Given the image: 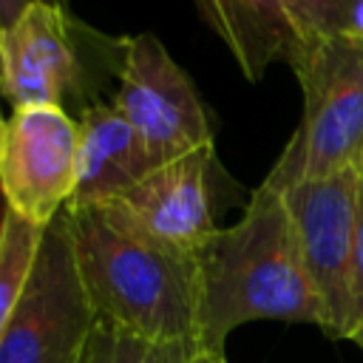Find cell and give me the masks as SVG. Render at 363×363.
<instances>
[{
	"label": "cell",
	"mask_w": 363,
	"mask_h": 363,
	"mask_svg": "<svg viewBox=\"0 0 363 363\" xmlns=\"http://www.w3.org/2000/svg\"><path fill=\"white\" fill-rule=\"evenodd\" d=\"M196 261L199 346L224 352L227 335L252 320L323 329V306L303 267L295 224L281 190L269 182L252 190L235 224L207 238Z\"/></svg>",
	"instance_id": "obj_1"
},
{
	"label": "cell",
	"mask_w": 363,
	"mask_h": 363,
	"mask_svg": "<svg viewBox=\"0 0 363 363\" xmlns=\"http://www.w3.org/2000/svg\"><path fill=\"white\" fill-rule=\"evenodd\" d=\"M99 320L164 343L199 346V261L170 250L105 204L62 210Z\"/></svg>",
	"instance_id": "obj_2"
},
{
	"label": "cell",
	"mask_w": 363,
	"mask_h": 363,
	"mask_svg": "<svg viewBox=\"0 0 363 363\" xmlns=\"http://www.w3.org/2000/svg\"><path fill=\"white\" fill-rule=\"evenodd\" d=\"M128 37H105L62 3L37 0L0 31V91L14 108L54 105L74 116L99 105V71L119 77Z\"/></svg>",
	"instance_id": "obj_3"
},
{
	"label": "cell",
	"mask_w": 363,
	"mask_h": 363,
	"mask_svg": "<svg viewBox=\"0 0 363 363\" xmlns=\"http://www.w3.org/2000/svg\"><path fill=\"white\" fill-rule=\"evenodd\" d=\"M292 71L303 94L301 122L264 182L284 190L340 170H363V40L312 43Z\"/></svg>",
	"instance_id": "obj_4"
},
{
	"label": "cell",
	"mask_w": 363,
	"mask_h": 363,
	"mask_svg": "<svg viewBox=\"0 0 363 363\" xmlns=\"http://www.w3.org/2000/svg\"><path fill=\"white\" fill-rule=\"evenodd\" d=\"M96 320L60 213L43 230L31 281L0 335V363H82Z\"/></svg>",
	"instance_id": "obj_5"
},
{
	"label": "cell",
	"mask_w": 363,
	"mask_h": 363,
	"mask_svg": "<svg viewBox=\"0 0 363 363\" xmlns=\"http://www.w3.org/2000/svg\"><path fill=\"white\" fill-rule=\"evenodd\" d=\"M111 102L142 136L153 164L213 145L210 116L193 79L150 31L125 40Z\"/></svg>",
	"instance_id": "obj_6"
},
{
	"label": "cell",
	"mask_w": 363,
	"mask_h": 363,
	"mask_svg": "<svg viewBox=\"0 0 363 363\" xmlns=\"http://www.w3.org/2000/svg\"><path fill=\"white\" fill-rule=\"evenodd\" d=\"M360 179L363 170L352 167L281 190L295 224L303 267L323 306V332L329 337H349L357 323L352 292V244Z\"/></svg>",
	"instance_id": "obj_7"
},
{
	"label": "cell",
	"mask_w": 363,
	"mask_h": 363,
	"mask_svg": "<svg viewBox=\"0 0 363 363\" xmlns=\"http://www.w3.org/2000/svg\"><path fill=\"white\" fill-rule=\"evenodd\" d=\"M79 122L54 105L14 108L0 139L3 207L48 227L77 190Z\"/></svg>",
	"instance_id": "obj_8"
},
{
	"label": "cell",
	"mask_w": 363,
	"mask_h": 363,
	"mask_svg": "<svg viewBox=\"0 0 363 363\" xmlns=\"http://www.w3.org/2000/svg\"><path fill=\"white\" fill-rule=\"evenodd\" d=\"M218 170L216 147H196L173 162L156 164L122 196L105 201L130 227L147 238L199 255L207 238L218 230L213 210V173Z\"/></svg>",
	"instance_id": "obj_9"
},
{
	"label": "cell",
	"mask_w": 363,
	"mask_h": 363,
	"mask_svg": "<svg viewBox=\"0 0 363 363\" xmlns=\"http://www.w3.org/2000/svg\"><path fill=\"white\" fill-rule=\"evenodd\" d=\"M79 122V153H77V190L65 210L105 204L139 179H145L156 164L133 130V125L113 108V102H99L77 116Z\"/></svg>",
	"instance_id": "obj_10"
},
{
	"label": "cell",
	"mask_w": 363,
	"mask_h": 363,
	"mask_svg": "<svg viewBox=\"0 0 363 363\" xmlns=\"http://www.w3.org/2000/svg\"><path fill=\"white\" fill-rule=\"evenodd\" d=\"M201 20L227 45L250 82H258L272 62L289 68L301 57L298 34L284 0H193Z\"/></svg>",
	"instance_id": "obj_11"
},
{
	"label": "cell",
	"mask_w": 363,
	"mask_h": 363,
	"mask_svg": "<svg viewBox=\"0 0 363 363\" xmlns=\"http://www.w3.org/2000/svg\"><path fill=\"white\" fill-rule=\"evenodd\" d=\"M43 230L45 227L26 221L9 207H3L0 213V335L6 332L31 281Z\"/></svg>",
	"instance_id": "obj_12"
},
{
	"label": "cell",
	"mask_w": 363,
	"mask_h": 363,
	"mask_svg": "<svg viewBox=\"0 0 363 363\" xmlns=\"http://www.w3.org/2000/svg\"><path fill=\"white\" fill-rule=\"evenodd\" d=\"M193 349L196 343L147 340L96 320L82 363H190Z\"/></svg>",
	"instance_id": "obj_13"
},
{
	"label": "cell",
	"mask_w": 363,
	"mask_h": 363,
	"mask_svg": "<svg viewBox=\"0 0 363 363\" xmlns=\"http://www.w3.org/2000/svg\"><path fill=\"white\" fill-rule=\"evenodd\" d=\"M343 0H284L286 17L298 34L301 51L312 43L335 37V20Z\"/></svg>",
	"instance_id": "obj_14"
},
{
	"label": "cell",
	"mask_w": 363,
	"mask_h": 363,
	"mask_svg": "<svg viewBox=\"0 0 363 363\" xmlns=\"http://www.w3.org/2000/svg\"><path fill=\"white\" fill-rule=\"evenodd\" d=\"M352 292H354V315H357V323H360L363 320V179H360V201H357L354 244H352Z\"/></svg>",
	"instance_id": "obj_15"
},
{
	"label": "cell",
	"mask_w": 363,
	"mask_h": 363,
	"mask_svg": "<svg viewBox=\"0 0 363 363\" xmlns=\"http://www.w3.org/2000/svg\"><path fill=\"white\" fill-rule=\"evenodd\" d=\"M31 3H37V0H0V31L6 26H11ZM54 3H60V0H54Z\"/></svg>",
	"instance_id": "obj_16"
},
{
	"label": "cell",
	"mask_w": 363,
	"mask_h": 363,
	"mask_svg": "<svg viewBox=\"0 0 363 363\" xmlns=\"http://www.w3.org/2000/svg\"><path fill=\"white\" fill-rule=\"evenodd\" d=\"M190 363H227V357H224V352H218V349L196 346L193 354H190Z\"/></svg>",
	"instance_id": "obj_17"
},
{
	"label": "cell",
	"mask_w": 363,
	"mask_h": 363,
	"mask_svg": "<svg viewBox=\"0 0 363 363\" xmlns=\"http://www.w3.org/2000/svg\"><path fill=\"white\" fill-rule=\"evenodd\" d=\"M349 340H354V343H357V346H360V349H363V320H360V323H357V326H354V332H352V335H349Z\"/></svg>",
	"instance_id": "obj_18"
},
{
	"label": "cell",
	"mask_w": 363,
	"mask_h": 363,
	"mask_svg": "<svg viewBox=\"0 0 363 363\" xmlns=\"http://www.w3.org/2000/svg\"><path fill=\"white\" fill-rule=\"evenodd\" d=\"M3 128H6V119L0 116V139H3Z\"/></svg>",
	"instance_id": "obj_19"
}]
</instances>
